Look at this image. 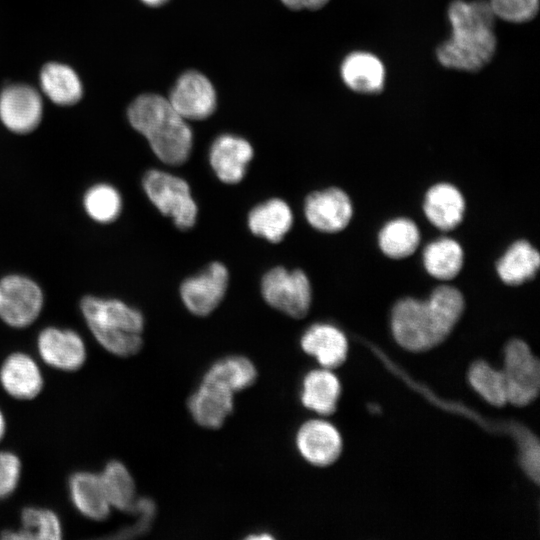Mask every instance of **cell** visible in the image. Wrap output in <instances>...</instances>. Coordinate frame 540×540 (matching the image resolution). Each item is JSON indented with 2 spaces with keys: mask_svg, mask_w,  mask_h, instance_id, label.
I'll list each match as a JSON object with an SVG mask.
<instances>
[{
  "mask_svg": "<svg viewBox=\"0 0 540 540\" xmlns=\"http://www.w3.org/2000/svg\"><path fill=\"white\" fill-rule=\"evenodd\" d=\"M79 310L95 341L108 353L130 357L141 350L145 322L137 308L118 298L88 294L80 299Z\"/></svg>",
  "mask_w": 540,
  "mask_h": 540,
  "instance_id": "cell-4",
  "label": "cell"
},
{
  "mask_svg": "<svg viewBox=\"0 0 540 540\" xmlns=\"http://www.w3.org/2000/svg\"><path fill=\"white\" fill-rule=\"evenodd\" d=\"M468 377L473 389L488 403L498 407L507 403L502 371L480 361L471 366Z\"/></svg>",
  "mask_w": 540,
  "mask_h": 540,
  "instance_id": "cell-32",
  "label": "cell"
},
{
  "mask_svg": "<svg viewBox=\"0 0 540 540\" xmlns=\"http://www.w3.org/2000/svg\"><path fill=\"white\" fill-rule=\"evenodd\" d=\"M292 9H318L323 7L329 0H281Z\"/></svg>",
  "mask_w": 540,
  "mask_h": 540,
  "instance_id": "cell-36",
  "label": "cell"
},
{
  "mask_svg": "<svg viewBox=\"0 0 540 540\" xmlns=\"http://www.w3.org/2000/svg\"><path fill=\"white\" fill-rule=\"evenodd\" d=\"M261 291L271 307L292 318H303L309 312L312 291L309 279L302 270L272 268L262 278Z\"/></svg>",
  "mask_w": 540,
  "mask_h": 540,
  "instance_id": "cell-7",
  "label": "cell"
},
{
  "mask_svg": "<svg viewBox=\"0 0 540 540\" xmlns=\"http://www.w3.org/2000/svg\"><path fill=\"white\" fill-rule=\"evenodd\" d=\"M142 187L153 205L163 215L171 217L177 228L187 230L193 227L198 210L184 179L152 169L144 174Z\"/></svg>",
  "mask_w": 540,
  "mask_h": 540,
  "instance_id": "cell-6",
  "label": "cell"
},
{
  "mask_svg": "<svg viewBox=\"0 0 540 540\" xmlns=\"http://www.w3.org/2000/svg\"><path fill=\"white\" fill-rule=\"evenodd\" d=\"M340 75L350 90L361 94H374L382 91L386 71L384 64L376 55L355 51L342 61Z\"/></svg>",
  "mask_w": 540,
  "mask_h": 540,
  "instance_id": "cell-21",
  "label": "cell"
},
{
  "mask_svg": "<svg viewBox=\"0 0 540 540\" xmlns=\"http://www.w3.org/2000/svg\"><path fill=\"white\" fill-rule=\"evenodd\" d=\"M99 475L112 509L130 513L138 496L134 478L126 465L119 460H110Z\"/></svg>",
  "mask_w": 540,
  "mask_h": 540,
  "instance_id": "cell-28",
  "label": "cell"
},
{
  "mask_svg": "<svg viewBox=\"0 0 540 540\" xmlns=\"http://www.w3.org/2000/svg\"><path fill=\"white\" fill-rule=\"evenodd\" d=\"M129 514L134 516L132 525L123 527L117 531L113 538H132L146 533L156 515V505L154 501L148 497H138L133 509Z\"/></svg>",
  "mask_w": 540,
  "mask_h": 540,
  "instance_id": "cell-34",
  "label": "cell"
},
{
  "mask_svg": "<svg viewBox=\"0 0 540 540\" xmlns=\"http://www.w3.org/2000/svg\"><path fill=\"white\" fill-rule=\"evenodd\" d=\"M420 240L418 226L413 220L405 217L388 221L378 235L382 253L394 260L411 256L417 250Z\"/></svg>",
  "mask_w": 540,
  "mask_h": 540,
  "instance_id": "cell-29",
  "label": "cell"
},
{
  "mask_svg": "<svg viewBox=\"0 0 540 540\" xmlns=\"http://www.w3.org/2000/svg\"><path fill=\"white\" fill-rule=\"evenodd\" d=\"M36 350L45 365L62 372L80 370L88 357L87 345L78 331L55 325L39 331Z\"/></svg>",
  "mask_w": 540,
  "mask_h": 540,
  "instance_id": "cell-9",
  "label": "cell"
},
{
  "mask_svg": "<svg viewBox=\"0 0 540 540\" xmlns=\"http://www.w3.org/2000/svg\"><path fill=\"white\" fill-rule=\"evenodd\" d=\"M496 18L510 23H525L539 11L540 0H487Z\"/></svg>",
  "mask_w": 540,
  "mask_h": 540,
  "instance_id": "cell-33",
  "label": "cell"
},
{
  "mask_svg": "<svg viewBox=\"0 0 540 540\" xmlns=\"http://www.w3.org/2000/svg\"><path fill=\"white\" fill-rule=\"evenodd\" d=\"M22 477L20 457L9 450L0 451V500L9 498L18 488Z\"/></svg>",
  "mask_w": 540,
  "mask_h": 540,
  "instance_id": "cell-35",
  "label": "cell"
},
{
  "mask_svg": "<svg viewBox=\"0 0 540 540\" xmlns=\"http://www.w3.org/2000/svg\"><path fill=\"white\" fill-rule=\"evenodd\" d=\"M82 206L93 222L106 225L118 219L122 212L123 200L115 186L98 182L86 189L82 197Z\"/></svg>",
  "mask_w": 540,
  "mask_h": 540,
  "instance_id": "cell-30",
  "label": "cell"
},
{
  "mask_svg": "<svg viewBox=\"0 0 540 540\" xmlns=\"http://www.w3.org/2000/svg\"><path fill=\"white\" fill-rule=\"evenodd\" d=\"M463 310L464 297L451 285L438 286L425 301L403 298L392 309L393 336L407 350H428L450 334Z\"/></svg>",
  "mask_w": 540,
  "mask_h": 540,
  "instance_id": "cell-1",
  "label": "cell"
},
{
  "mask_svg": "<svg viewBox=\"0 0 540 540\" xmlns=\"http://www.w3.org/2000/svg\"><path fill=\"white\" fill-rule=\"evenodd\" d=\"M229 282L227 268L220 262L211 263L198 275L187 278L180 287L186 308L194 315L207 316L222 301Z\"/></svg>",
  "mask_w": 540,
  "mask_h": 540,
  "instance_id": "cell-11",
  "label": "cell"
},
{
  "mask_svg": "<svg viewBox=\"0 0 540 540\" xmlns=\"http://www.w3.org/2000/svg\"><path fill=\"white\" fill-rule=\"evenodd\" d=\"M341 393L338 378L330 369L322 368L308 372L302 381L300 399L308 410L320 415L335 411Z\"/></svg>",
  "mask_w": 540,
  "mask_h": 540,
  "instance_id": "cell-23",
  "label": "cell"
},
{
  "mask_svg": "<svg viewBox=\"0 0 540 540\" xmlns=\"http://www.w3.org/2000/svg\"><path fill=\"white\" fill-rule=\"evenodd\" d=\"M44 382L38 361L26 352H11L0 365V386L13 399H35L42 392Z\"/></svg>",
  "mask_w": 540,
  "mask_h": 540,
  "instance_id": "cell-13",
  "label": "cell"
},
{
  "mask_svg": "<svg viewBox=\"0 0 540 540\" xmlns=\"http://www.w3.org/2000/svg\"><path fill=\"white\" fill-rule=\"evenodd\" d=\"M7 430V421L3 410L0 408V442L5 437Z\"/></svg>",
  "mask_w": 540,
  "mask_h": 540,
  "instance_id": "cell-37",
  "label": "cell"
},
{
  "mask_svg": "<svg viewBox=\"0 0 540 540\" xmlns=\"http://www.w3.org/2000/svg\"><path fill=\"white\" fill-rule=\"evenodd\" d=\"M540 267L538 250L527 240L513 242L496 264L501 281L510 286H519L532 280Z\"/></svg>",
  "mask_w": 540,
  "mask_h": 540,
  "instance_id": "cell-22",
  "label": "cell"
},
{
  "mask_svg": "<svg viewBox=\"0 0 540 540\" xmlns=\"http://www.w3.org/2000/svg\"><path fill=\"white\" fill-rule=\"evenodd\" d=\"M502 374L507 403L525 406L537 397L540 388V366L524 341L514 339L508 343L504 352Z\"/></svg>",
  "mask_w": 540,
  "mask_h": 540,
  "instance_id": "cell-8",
  "label": "cell"
},
{
  "mask_svg": "<svg viewBox=\"0 0 540 540\" xmlns=\"http://www.w3.org/2000/svg\"><path fill=\"white\" fill-rule=\"evenodd\" d=\"M127 117L163 163L177 166L189 158L192 131L168 99L157 94L140 95L129 106Z\"/></svg>",
  "mask_w": 540,
  "mask_h": 540,
  "instance_id": "cell-3",
  "label": "cell"
},
{
  "mask_svg": "<svg viewBox=\"0 0 540 540\" xmlns=\"http://www.w3.org/2000/svg\"><path fill=\"white\" fill-rule=\"evenodd\" d=\"M43 116L40 94L26 84H11L0 93V121L15 134L33 132Z\"/></svg>",
  "mask_w": 540,
  "mask_h": 540,
  "instance_id": "cell-10",
  "label": "cell"
},
{
  "mask_svg": "<svg viewBox=\"0 0 540 540\" xmlns=\"http://www.w3.org/2000/svg\"><path fill=\"white\" fill-rule=\"evenodd\" d=\"M423 211L428 221L442 231L455 229L465 213V200L457 187L450 183L431 186L424 197Z\"/></svg>",
  "mask_w": 540,
  "mask_h": 540,
  "instance_id": "cell-20",
  "label": "cell"
},
{
  "mask_svg": "<svg viewBox=\"0 0 540 540\" xmlns=\"http://www.w3.org/2000/svg\"><path fill=\"white\" fill-rule=\"evenodd\" d=\"M45 305L41 285L22 273L0 278V320L10 328L25 329L40 317Z\"/></svg>",
  "mask_w": 540,
  "mask_h": 540,
  "instance_id": "cell-5",
  "label": "cell"
},
{
  "mask_svg": "<svg viewBox=\"0 0 540 540\" xmlns=\"http://www.w3.org/2000/svg\"><path fill=\"white\" fill-rule=\"evenodd\" d=\"M168 100L185 120H203L216 107L213 85L197 71L182 74L174 84Z\"/></svg>",
  "mask_w": 540,
  "mask_h": 540,
  "instance_id": "cell-14",
  "label": "cell"
},
{
  "mask_svg": "<svg viewBox=\"0 0 540 540\" xmlns=\"http://www.w3.org/2000/svg\"><path fill=\"white\" fill-rule=\"evenodd\" d=\"M40 85L44 94L60 106L74 105L83 95L82 82L77 73L70 66L58 62L44 65Z\"/></svg>",
  "mask_w": 540,
  "mask_h": 540,
  "instance_id": "cell-25",
  "label": "cell"
},
{
  "mask_svg": "<svg viewBox=\"0 0 540 540\" xmlns=\"http://www.w3.org/2000/svg\"><path fill=\"white\" fill-rule=\"evenodd\" d=\"M304 214L314 229L324 233H337L350 223L353 207L349 196L342 189L330 187L306 197Z\"/></svg>",
  "mask_w": 540,
  "mask_h": 540,
  "instance_id": "cell-12",
  "label": "cell"
},
{
  "mask_svg": "<svg viewBox=\"0 0 540 540\" xmlns=\"http://www.w3.org/2000/svg\"><path fill=\"white\" fill-rule=\"evenodd\" d=\"M21 529L28 540H59L63 537V525L58 514L52 509L27 506L22 509Z\"/></svg>",
  "mask_w": 540,
  "mask_h": 540,
  "instance_id": "cell-31",
  "label": "cell"
},
{
  "mask_svg": "<svg viewBox=\"0 0 540 540\" xmlns=\"http://www.w3.org/2000/svg\"><path fill=\"white\" fill-rule=\"evenodd\" d=\"M257 379V369L245 356L232 355L214 362L203 375L202 380L216 383L232 393L252 386Z\"/></svg>",
  "mask_w": 540,
  "mask_h": 540,
  "instance_id": "cell-27",
  "label": "cell"
},
{
  "mask_svg": "<svg viewBox=\"0 0 540 540\" xmlns=\"http://www.w3.org/2000/svg\"><path fill=\"white\" fill-rule=\"evenodd\" d=\"M295 444L307 462L319 467L335 462L342 450L338 430L331 423L319 419L306 421L299 427Z\"/></svg>",
  "mask_w": 540,
  "mask_h": 540,
  "instance_id": "cell-15",
  "label": "cell"
},
{
  "mask_svg": "<svg viewBox=\"0 0 540 540\" xmlns=\"http://www.w3.org/2000/svg\"><path fill=\"white\" fill-rule=\"evenodd\" d=\"M144 4L152 7H157L165 4L168 0H141Z\"/></svg>",
  "mask_w": 540,
  "mask_h": 540,
  "instance_id": "cell-38",
  "label": "cell"
},
{
  "mask_svg": "<svg viewBox=\"0 0 540 540\" xmlns=\"http://www.w3.org/2000/svg\"><path fill=\"white\" fill-rule=\"evenodd\" d=\"M293 224L289 205L279 198L255 206L248 215L250 231L272 243L280 242Z\"/></svg>",
  "mask_w": 540,
  "mask_h": 540,
  "instance_id": "cell-24",
  "label": "cell"
},
{
  "mask_svg": "<svg viewBox=\"0 0 540 540\" xmlns=\"http://www.w3.org/2000/svg\"><path fill=\"white\" fill-rule=\"evenodd\" d=\"M68 494L75 510L89 520L101 522L111 514L112 507L99 473L88 470L72 473L68 479Z\"/></svg>",
  "mask_w": 540,
  "mask_h": 540,
  "instance_id": "cell-18",
  "label": "cell"
},
{
  "mask_svg": "<svg viewBox=\"0 0 540 540\" xmlns=\"http://www.w3.org/2000/svg\"><path fill=\"white\" fill-rule=\"evenodd\" d=\"M302 350L314 357L323 368L340 366L347 357L348 341L334 325L317 323L310 326L300 340Z\"/></svg>",
  "mask_w": 540,
  "mask_h": 540,
  "instance_id": "cell-19",
  "label": "cell"
},
{
  "mask_svg": "<svg viewBox=\"0 0 540 540\" xmlns=\"http://www.w3.org/2000/svg\"><path fill=\"white\" fill-rule=\"evenodd\" d=\"M252 158L251 144L232 134H224L215 139L209 152L212 169L227 184H236L244 178Z\"/></svg>",
  "mask_w": 540,
  "mask_h": 540,
  "instance_id": "cell-16",
  "label": "cell"
},
{
  "mask_svg": "<svg viewBox=\"0 0 540 540\" xmlns=\"http://www.w3.org/2000/svg\"><path fill=\"white\" fill-rule=\"evenodd\" d=\"M422 258L424 268L430 276L449 281L460 273L464 254L456 240L444 237L429 243L423 250Z\"/></svg>",
  "mask_w": 540,
  "mask_h": 540,
  "instance_id": "cell-26",
  "label": "cell"
},
{
  "mask_svg": "<svg viewBox=\"0 0 540 540\" xmlns=\"http://www.w3.org/2000/svg\"><path fill=\"white\" fill-rule=\"evenodd\" d=\"M450 37L436 51L439 63L449 69L476 72L493 58L497 19L487 1L455 0L447 10Z\"/></svg>",
  "mask_w": 540,
  "mask_h": 540,
  "instance_id": "cell-2",
  "label": "cell"
},
{
  "mask_svg": "<svg viewBox=\"0 0 540 540\" xmlns=\"http://www.w3.org/2000/svg\"><path fill=\"white\" fill-rule=\"evenodd\" d=\"M234 409V393L208 381H201L188 400L193 420L203 428H220Z\"/></svg>",
  "mask_w": 540,
  "mask_h": 540,
  "instance_id": "cell-17",
  "label": "cell"
}]
</instances>
